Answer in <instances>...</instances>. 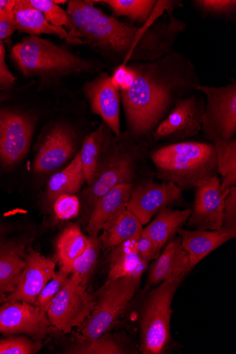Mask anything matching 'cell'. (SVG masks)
Wrapping results in <instances>:
<instances>
[{"mask_svg":"<svg viewBox=\"0 0 236 354\" xmlns=\"http://www.w3.org/2000/svg\"><path fill=\"white\" fill-rule=\"evenodd\" d=\"M128 64L136 77L127 91H120V99L129 134L136 142L152 137L177 101L201 84L191 60L174 49L155 60Z\"/></svg>","mask_w":236,"mask_h":354,"instance_id":"cell-1","label":"cell"},{"mask_svg":"<svg viewBox=\"0 0 236 354\" xmlns=\"http://www.w3.org/2000/svg\"><path fill=\"white\" fill-rule=\"evenodd\" d=\"M177 5L141 26L121 21L87 1L78 39L94 51L122 64L148 62L162 57L174 48L187 24L174 15Z\"/></svg>","mask_w":236,"mask_h":354,"instance_id":"cell-2","label":"cell"},{"mask_svg":"<svg viewBox=\"0 0 236 354\" xmlns=\"http://www.w3.org/2000/svg\"><path fill=\"white\" fill-rule=\"evenodd\" d=\"M129 133L115 136L105 124V137L93 180L82 193L84 215L88 221L97 203L114 187L133 184L143 150Z\"/></svg>","mask_w":236,"mask_h":354,"instance_id":"cell-3","label":"cell"},{"mask_svg":"<svg viewBox=\"0 0 236 354\" xmlns=\"http://www.w3.org/2000/svg\"><path fill=\"white\" fill-rule=\"evenodd\" d=\"M157 176L183 189L217 176V154L212 143L179 142L150 153Z\"/></svg>","mask_w":236,"mask_h":354,"instance_id":"cell-4","label":"cell"},{"mask_svg":"<svg viewBox=\"0 0 236 354\" xmlns=\"http://www.w3.org/2000/svg\"><path fill=\"white\" fill-rule=\"evenodd\" d=\"M12 56L26 76L95 73L102 66L37 36L26 38L12 48Z\"/></svg>","mask_w":236,"mask_h":354,"instance_id":"cell-5","label":"cell"},{"mask_svg":"<svg viewBox=\"0 0 236 354\" xmlns=\"http://www.w3.org/2000/svg\"><path fill=\"white\" fill-rule=\"evenodd\" d=\"M141 279L131 277L108 279L94 295L95 305L80 327L78 340H93L113 328L136 296Z\"/></svg>","mask_w":236,"mask_h":354,"instance_id":"cell-6","label":"cell"},{"mask_svg":"<svg viewBox=\"0 0 236 354\" xmlns=\"http://www.w3.org/2000/svg\"><path fill=\"white\" fill-rule=\"evenodd\" d=\"M185 277L165 280L149 292L144 303L140 324V351L161 354L171 341L172 301Z\"/></svg>","mask_w":236,"mask_h":354,"instance_id":"cell-7","label":"cell"},{"mask_svg":"<svg viewBox=\"0 0 236 354\" xmlns=\"http://www.w3.org/2000/svg\"><path fill=\"white\" fill-rule=\"evenodd\" d=\"M197 91L206 98L200 133L212 144L233 139L236 133V82L219 87L200 84Z\"/></svg>","mask_w":236,"mask_h":354,"instance_id":"cell-8","label":"cell"},{"mask_svg":"<svg viewBox=\"0 0 236 354\" xmlns=\"http://www.w3.org/2000/svg\"><path fill=\"white\" fill-rule=\"evenodd\" d=\"M94 305V296L87 292V287L73 273L51 301L46 313L53 327L69 334L84 324Z\"/></svg>","mask_w":236,"mask_h":354,"instance_id":"cell-9","label":"cell"},{"mask_svg":"<svg viewBox=\"0 0 236 354\" xmlns=\"http://www.w3.org/2000/svg\"><path fill=\"white\" fill-rule=\"evenodd\" d=\"M206 100L198 91L179 100L152 134L154 142H183L198 135Z\"/></svg>","mask_w":236,"mask_h":354,"instance_id":"cell-10","label":"cell"},{"mask_svg":"<svg viewBox=\"0 0 236 354\" xmlns=\"http://www.w3.org/2000/svg\"><path fill=\"white\" fill-rule=\"evenodd\" d=\"M195 189L194 208L188 227L199 230H220L229 188H223L221 179L215 176L200 182Z\"/></svg>","mask_w":236,"mask_h":354,"instance_id":"cell-11","label":"cell"},{"mask_svg":"<svg viewBox=\"0 0 236 354\" xmlns=\"http://www.w3.org/2000/svg\"><path fill=\"white\" fill-rule=\"evenodd\" d=\"M52 327L46 310L35 305L10 301L0 306V334H24L41 341Z\"/></svg>","mask_w":236,"mask_h":354,"instance_id":"cell-12","label":"cell"},{"mask_svg":"<svg viewBox=\"0 0 236 354\" xmlns=\"http://www.w3.org/2000/svg\"><path fill=\"white\" fill-rule=\"evenodd\" d=\"M35 130L28 115L0 109V162L12 167L27 154Z\"/></svg>","mask_w":236,"mask_h":354,"instance_id":"cell-13","label":"cell"},{"mask_svg":"<svg viewBox=\"0 0 236 354\" xmlns=\"http://www.w3.org/2000/svg\"><path fill=\"white\" fill-rule=\"evenodd\" d=\"M183 191L171 182H143L133 186L127 209L145 226L162 209L179 201Z\"/></svg>","mask_w":236,"mask_h":354,"instance_id":"cell-14","label":"cell"},{"mask_svg":"<svg viewBox=\"0 0 236 354\" xmlns=\"http://www.w3.org/2000/svg\"><path fill=\"white\" fill-rule=\"evenodd\" d=\"M83 91L91 111L99 115L112 133L120 137V92L106 72L100 73L93 80L84 84Z\"/></svg>","mask_w":236,"mask_h":354,"instance_id":"cell-15","label":"cell"},{"mask_svg":"<svg viewBox=\"0 0 236 354\" xmlns=\"http://www.w3.org/2000/svg\"><path fill=\"white\" fill-rule=\"evenodd\" d=\"M26 266L22 272L15 291L2 303L22 301L35 305L42 289L55 272L56 262L37 250H30L26 257Z\"/></svg>","mask_w":236,"mask_h":354,"instance_id":"cell-16","label":"cell"},{"mask_svg":"<svg viewBox=\"0 0 236 354\" xmlns=\"http://www.w3.org/2000/svg\"><path fill=\"white\" fill-rule=\"evenodd\" d=\"M77 135L73 128L57 124L46 136L35 158L33 169L39 174H48L60 168L75 153Z\"/></svg>","mask_w":236,"mask_h":354,"instance_id":"cell-17","label":"cell"},{"mask_svg":"<svg viewBox=\"0 0 236 354\" xmlns=\"http://www.w3.org/2000/svg\"><path fill=\"white\" fill-rule=\"evenodd\" d=\"M133 186L120 185L99 200L87 221V232L90 237H97L127 208Z\"/></svg>","mask_w":236,"mask_h":354,"instance_id":"cell-18","label":"cell"},{"mask_svg":"<svg viewBox=\"0 0 236 354\" xmlns=\"http://www.w3.org/2000/svg\"><path fill=\"white\" fill-rule=\"evenodd\" d=\"M192 270L189 255L178 238L167 243L150 268L148 283L156 286L172 278L186 277Z\"/></svg>","mask_w":236,"mask_h":354,"instance_id":"cell-19","label":"cell"},{"mask_svg":"<svg viewBox=\"0 0 236 354\" xmlns=\"http://www.w3.org/2000/svg\"><path fill=\"white\" fill-rule=\"evenodd\" d=\"M139 236L114 248L110 255L108 279H114L125 277L142 279L149 263L143 259L138 251Z\"/></svg>","mask_w":236,"mask_h":354,"instance_id":"cell-20","label":"cell"},{"mask_svg":"<svg viewBox=\"0 0 236 354\" xmlns=\"http://www.w3.org/2000/svg\"><path fill=\"white\" fill-rule=\"evenodd\" d=\"M183 249L188 252L192 268L202 260L233 238L222 232L208 230H184L178 231Z\"/></svg>","mask_w":236,"mask_h":354,"instance_id":"cell-21","label":"cell"},{"mask_svg":"<svg viewBox=\"0 0 236 354\" xmlns=\"http://www.w3.org/2000/svg\"><path fill=\"white\" fill-rule=\"evenodd\" d=\"M16 29L37 36L53 35L72 43L69 32L64 27L50 24L42 12L33 8L28 0H15L13 8Z\"/></svg>","mask_w":236,"mask_h":354,"instance_id":"cell-22","label":"cell"},{"mask_svg":"<svg viewBox=\"0 0 236 354\" xmlns=\"http://www.w3.org/2000/svg\"><path fill=\"white\" fill-rule=\"evenodd\" d=\"M100 3L107 5L117 16L145 24L179 2L161 0H103Z\"/></svg>","mask_w":236,"mask_h":354,"instance_id":"cell-23","label":"cell"},{"mask_svg":"<svg viewBox=\"0 0 236 354\" xmlns=\"http://www.w3.org/2000/svg\"><path fill=\"white\" fill-rule=\"evenodd\" d=\"M191 213L192 209L179 210L170 207H165L156 216L146 228L143 229V232L161 250L163 246L182 229Z\"/></svg>","mask_w":236,"mask_h":354,"instance_id":"cell-24","label":"cell"},{"mask_svg":"<svg viewBox=\"0 0 236 354\" xmlns=\"http://www.w3.org/2000/svg\"><path fill=\"white\" fill-rule=\"evenodd\" d=\"M86 182L80 151L71 163L62 171L54 174L47 187V196L54 202L61 195H75Z\"/></svg>","mask_w":236,"mask_h":354,"instance_id":"cell-25","label":"cell"},{"mask_svg":"<svg viewBox=\"0 0 236 354\" xmlns=\"http://www.w3.org/2000/svg\"><path fill=\"white\" fill-rule=\"evenodd\" d=\"M90 238L86 236L78 225L71 224L60 235L56 243L57 261L60 268L71 272V266L89 246Z\"/></svg>","mask_w":236,"mask_h":354,"instance_id":"cell-26","label":"cell"},{"mask_svg":"<svg viewBox=\"0 0 236 354\" xmlns=\"http://www.w3.org/2000/svg\"><path fill=\"white\" fill-rule=\"evenodd\" d=\"M143 230L140 220L126 208L102 231L99 239L106 250L139 236Z\"/></svg>","mask_w":236,"mask_h":354,"instance_id":"cell-27","label":"cell"},{"mask_svg":"<svg viewBox=\"0 0 236 354\" xmlns=\"http://www.w3.org/2000/svg\"><path fill=\"white\" fill-rule=\"evenodd\" d=\"M26 266V260L14 250L0 254V303L15 291Z\"/></svg>","mask_w":236,"mask_h":354,"instance_id":"cell-28","label":"cell"},{"mask_svg":"<svg viewBox=\"0 0 236 354\" xmlns=\"http://www.w3.org/2000/svg\"><path fill=\"white\" fill-rule=\"evenodd\" d=\"M105 137V124L102 122L96 131L84 138L80 150L87 185L92 182L96 173Z\"/></svg>","mask_w":236,"mask_h":354,"instance_id":"cell-29","label":"cell"},{"mask_svg":"<svg viewBox=\"0 0 236 354\" xmlns=\"http://www.w3.org/2000/svg\"><path fill=\"white\" fill-rule=\"evenodd\" d=\"M217 154V169L221 175L223 188L236 185V140L214 144Z\"/></svg>","mask_w":236,"mask_h":354,"instance_id":"cell-30","label":"cell"},{"mask_svg":"<svg viewBox=\"0 0 236 354\" xmlns=\"http://www.w3.org/2000/svg\"><path fill=\"white\" fill-rule=\"evenodd\" d=\"M129 352L122 342L107 333L95 339L78 341L65 353L73 354H124Z\"/></svg>","mask_w":236,"mask_h":354,"instance_id":"cell-31","label":"cell"},{"mask_svg":"<svg viewBox=\"0 0 236 354\" xmlns=\"http://www.w3.org/2000/svg\"><path fill=\"white\" fill-rule=\"evenodd\" d=\"M91 243L87 249L76 259L71 266L72 274H76L81 284L87 287L96 268L101 248L99 237H90Z\"/></svg>","mask_w":236,"mask_h":354,"instance_id":"cell-32","label":"cell"},{"mask_svg":"<svg viewBox=\"0 0 236 354\" xmlns=\"http://www.w3.org/2000/svg\"><path fill=\"white\" fill-rule=\"evenodd\" d=\"M194 7L204 15L219 18H231L236 12L235 0H194Z\"/></svg>","mask_w":236,"mask_h":354,"instance_id":"cell-33","label":"cell"},{"mask_svg":"<svg viewBox=\"0 0 236 354\" xmlns=\"http://www.w3.org/2000/svg\"><path fill=\"white\" fill-rule=\"evenodd\" d=\"M42 347L41 341L24 337H13L0 340V354H33Z\"/></svg>","mask_w":236,"mask_h":354,"instance_id":"cell-34","label":"cell"},{"mask_svg":"<svg viewBox=\"0 0 236 354\" xmlns=\"http://www.w3.org/2000/svg\"><path fill=\"white\" fill-rule=\"evenodd\" d=\"M29 3L43 13L46 20L51 24L66 27L69 29L70 23L66 11L55 4L53 0H28Z\"/></svg>","mask_w":236,"mask_h":354,"instance_id":"cell-35","label":"cell"},{"mask_svg":"<svg viewBox=\"0 0 236 354\" xmlns=\"http://www.w3.org/2000/svg\"><path fill=\"white\" fill-rule=\"evenodd\" d=\"M71 275L70 272L62 268H60L58 272H55L38 296L35 306L46 310L51 301L60 291Z\"/></svg>","mask_w":236,"mask_h":354,"instance_id":"cell-36","label":"cell"},{"mask_svg":"<svg viewBox=\"0 0 236 354\" xmlns=\"http://www.w3.org/2000/svg\"><path fill=\"white\" fill-rule=\"evenodd\" d=\"M53 203L55 214L60 220H71L80 213L81 201L75 195H61Z\"/></svg>","mask_w":236,"mask_h":354,"instance_id":"cell-37","label":"cell"},{"mask_svg":"<svg viewBox=\"0 0 236 354\" xmlns=\"http://www.w3.org/2000/svg\"><path fill=\"white\" fill-rule=\"evenodd\" d=\"M236 237V185L230 187L225 199L224 216L221 230Z\"/></svg>","mask_w":236,"mask_h":354,"instance_id":"cell-38","label":"cell"},{"mask_svg":"<svg viewBox=\"0 0 236 354\" xmlns=\"http://www.w3.org/2000/svg\"><path fill=\"white\" fill-rule=\"evenodd\" d=\"M111 77L113 83L119 88L120 91H125L131 86L136 75L128 64H120Z\"/></svg>","mask_w":236,"mask_h":354,"instance_id":"cell-39","label":"cell"},{"mask_svg":"<svg viewBox=\"0 0 236 354\" xmlns=\"http://www.w3.org/2000/svg\"><path fill=\"white\" fill-rule=\"evenodd\" d=\"M138 249L143 259L150 263L156 259L161 250L143 230L138 239Z\"/></svg>","mask_w":236,"mask_h":354,"instance_id":"cell-40","label":"cell"},{"mask_svg":"<svg viewBox=\"0 0 236 354\" xmlns=\"http://www.w3.org/2000/svg\"><path fill=\"white\" fill-rule=\"evenodd\" d=\"M15 4V0L10 7L2 14H0V40L8 38L16 30L13 15Z\"/></svg>","mask_w":236,"mask_h":354,"instance_id":"cell-41","label":"cell"},{"mask_svg":"<svg viewBox=\"0 0 236 354\" xmlns=\"http://www.w3.org/2000/svg\"><path fill=\"white\" fill-rule=\"evenodd\" d=\"M15 82V77L8 69L6 62L4 45L0 41V90L12 86Z\"/></svg>","mask_w":236,"mask_h":354,"instance_id":"cell-42","label":"cell"},{"mask_svg":"<svg viewBox=\"0 0 236 354\" xmlns=\"http://www.w3.org/2000/svg\"><path fill=\"white\" fill-rule=\"evenodd\" d=\"M15 3V0H0V14L5 12Z\"/></svg>","mask_w":236,"mask_h":354,"instance_id":"cell-43","label":"cell"},{"mask_svg":"<svg viewBox=\"0 0 236 354\" xmlns=\"http://www.w3.org/2000/svg\"><path fill=\"white\" fill-rule=\"evenodd\" d=\"M9 99V96L6 94H0V104L7 101Z\"/></svg>","mask_w":236,"mask_h":354,"instance_id":"cell-44","label":"cell"}]
</instances>
